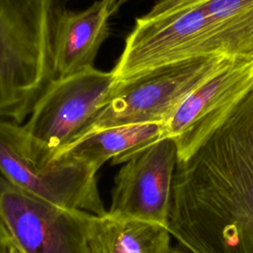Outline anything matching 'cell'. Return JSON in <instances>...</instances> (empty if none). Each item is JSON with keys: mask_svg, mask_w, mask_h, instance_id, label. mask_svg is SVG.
Wrapping results in <instances>:
<instances>
[{"mask_svg": "<svg viewBox=\"0 0 253 253\" xmlns=\"http://www.w3.org/2000/svg\"><path fill=\"white\" fill-rule=\"evenodd\" d=\"M92 214L42 200L0 174V236H8L23 253H94Z\"/></svg>", "mask_w": 253, "mask_h": 253, "instance_id": "obj_5", "label": "cell"}, {"mask_svg": "<svg viewBox=\"0 0 253 253\" xmlns=\"http://www.w3.org/2000/svg\"><path fill=\"white\" fill-rule=\"evenodd\" d=\"M167 228L189 253H253V85L178 161Z\"/></svg>", "mask_w": 253, "mask_h": 253, "instance_id": "obj_1", "label": "cell"}, {"mask_svg": "<svg viewBox=\"0 0 253 253\" xmlns=\"http://www.w3.org/2000/svg\"><path fill=\"white\" fill-rule=\"evenodd\" d=\"M252 85L253 60L233 58L183 100L165 123L178 161L193 153Z\"/></svg>", "mask_w": 253, "mask_h": 253, "instance_id": "obj_8", "label": "cell"}, {"mask_svg": "<svg viewBox=\"0 0 253 253\" xmlns=\"http://www.w3.org/2000/svg\"><path fill=\"white\" fill-rule=\"evenodd\" d=\"M112 14L104 0L95 1L82 11L58 8L51 46L54 78L70 76L94 67L96 55L108 37Z\"/></svg>", "mask_w": 253, "mask_h": 253, "instance_id": "obj_9", "label": "cell"}, {"mask_svg": "<svg viewBox=\"0 0 253 253\" xmlns=\"http://www.w3.org/2000/svg\"><path fill=\"white\" fill-rule=\"evenodd\" d=\"M126 0H119V2H118V7L121 5V4H123V2H125Z\"/></svg>", "mask_w": 253, "mask_h": 253, "instance_id": "obj_18", "label": "cell"}, {"mask_svg": "<svg viewBox=\"0 0 253 253\" xmlns=\"http://www.w3.org/2000/svg\"><path fill=\"white\" fill-rule=\"evenodd\" d=\"M169 253H189L188 251H186L183 247H181L179 244H177L174 247H171Z\"/></svg>", "mask_w": 253, "mask_h": 253, "instance_id": "obj_16", "label": "cell"}, {"mask_svg": "<svg viewBox=\"0 0 253 253\" xmlns=\"http://www.w3.org/2000/svg\"><path fill=\"white\" fill-rule=\"evenodd\" d=\"M204 0H159L157 1L148 13L145 14L147 17H154L161 14L169 13L171 11L190 6L192 4L201 2Z\"/></svg>", "mask_w": 253, "mask_h": 253, "instance_id": "obj_13", "label": "cell"}, {"mask_svg": "<svg viewBox=\"0 0 253 253\" xmlns=\"http://www.w3.org/2000/svg\"><path fill=\"white\" fill-rule=\"evenodd\" d=\"M97 170L53 156L20 124L0 120V174L22 190L54 205L104 215Z\"/></svg>", "mask_w": 253, "mask_h": 253, "instance_id": "obj_4", "label": "cell"}, {"mask_svg": "<svg viewBox=\"0 0 253 253\" xmlns=\"http://www.w3.org/2000/svg\"><path fill=\"white\" fill-rule=\"evenodd\" d=\"M165 123L113 126L89 132L58 150L53 158L95 170L108 160L124 163L131 154L165 137Z\"/></svg>", "mask_w": 253, "mask_h": 253, "instance_id": "obj_10", "label": "cell"}, {"mask_svg": "<svg viewBox=\"0 0 253 253\" xmlns=\"http://www.w3.org/2000/svg\"><path fill=\"white\" fill-rule=\"evenodd\" d=\"M170 232L164 225L92 214L90 241L94 253H169Z\"/></svg>", "mask_w": 253, "mask_h": 253, "instance_id": "obj_11", "label": "cell"}, {"mask_svg": "<svg viewBox=\"0 0 253 253\" xmlns=\"http://www.w3.org/2000/svg\"><path fill=\"white\" fill-rule=\"evenodd\" d=\"M200 4L208 14L225 18L253 6V0H204Z\"/></svg>", "mask_w": 253, "mask_h": 253, "instance_id": "obj_12", "label": "cell"}, {"mask_svg": "<svg viewBox=\"0 0 253 253\" xmlns=\"http://www.w3.org/2000/svg\"><path fill=\"white\" fill-rule=\"evenodd\" d=\"M0 253H23L6 235L0 236Z\"/></svg>", "mask_w": 253, "mask_h": 253, "instance_id": "obj_14", "label": "cell"}, {"mask_svg": "<svg viewBox=\"0 0 253 253\" xmlns=\"http://www.w3.org/2000/svg\"><path fill=\"white\" fill-rule=\"evenodd\" d=\"M232 59L190 57L116 80L107 103L77 138L107 127L166 123L188 95Z\"/></svg>", "mask_w": 253, "mask_h": 253, "instance_id": "obj_3", "label": "cell"}, {"mask_svg": "<svg viewBox=\"0 0 253 253\" xmlns=\"http://www.w3.org/2000/svg\"><path fill=\"white\" fill-rule=\"evenodd\" d=\"M178 148L165 136L131 154L115 177L108 213L167 227Z\"/></svg>", "mask_w": 253, "mask_h": 253, "instance_id": "obj_7", "label": "cell"}, {"mask_svg": "<svg viewBox=\"0 0 253 253\" xmlns=\"http://www.w3.org/2000/svg\"><path fill=\"white\" fill-rule=\"evenodd\" d=\"M3 233V227H2V223H1V220H0V235Z\"/></svg>", "mask_w": 253, "mask_h": 253, "instance_id": "obj_17", "label": "cell"}, {"mask_svg": "<svg viewBox=\"0 0 253 253\" xmlns=\"http://www.w3.org/2000/svg\"><path fill=\"white\" fill-rule=\"evenodd\" d=\"M111 71L95 67L52 79L36 101L24 130L54 154L75 140L105 106L115 84Z\"/></svg>", "mask_w": 253, "mask_h": 253, "instance_id": "obj_6", "label": "cell"}, {"mask_svg": "<svg viewBox=\"0 0 253 253\" xmlns=\"http://www.w3.org/2000/svg\"><path fill=\"white\" fill-rule=\"evenodd\" d=\"M109 8V10L114 13L118 9V2L119 0H104Z\"/></svg>", "mask_w": 253, "mask_h": 253, "instance_id": "obj_15", "label": "cell"}, {"mask_svg": "<svg viewBox=\"0 0 253 253\" xmlns=\"http://www.w3.org/2000/svg\"><path fill=\"white\" fill-rule=\"evenodd\" d=\"M64 0H0V118L17 124L54 78L52 32Z\"/></svg>", "mask_w": 253, "mask_h": 253, "instance_id": "obj_2", "label": "cell"}]
</instances>
